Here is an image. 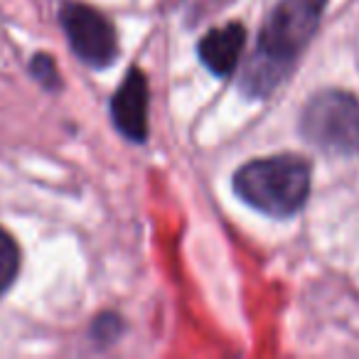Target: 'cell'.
Segmentation results:
<instances>
[{
	"label": "cell",
	"instance_id": "obj_1",
	"mask_svg": "<svg viewBox=\"0 0 359 359\" xmlns=\"http://www.w3.org/2000/svg\"><path fill=\"white\" fill-rule=\"evenodd\" d=\"M325 3L327 0H280L273 8L241 76V91L249 99H264L288 76L318 30Z\"/></svg>",
	"mask_w": 359,
	"mask_h": 359
},
{
	"label": "cell",
	"instance_id": "obj_7",
	"mask_svg": "<svg viewBox=\"0 0 359 359\" xmlns=\"http://www.w3.org/2000/svg\"><path fill=\"white\" fill-rule=\"evenodd\" d=\"M20 271V251L11 234L0 226V295L6 293Z\"/></svg>",
	"mask_w": 359,
	"mask_h": 359
},
{
	"label": "cell",
	"instance_id": "obj_2",
	"mask_svg": "<svg viewBox=\"0 0 359 359\" xmlns=\"http://www.w3.org/2000/svg\"><path fill=\"white\" fill-rule=\"evenodd\" d=\"M234 190L246 205L276 219L303 210L310 195V165L298 155L251 160L236 170Z\"/></svg>",
	"mask_w": 359,
	"mask_h": 359
},
{
	"label": "cell",
	"instance_id": "obj_3",
	"mask_svg": "<svg viewBox=\"0 0 359 359\" xmlns=\"http://www.w3.org/2000/svg\"><path fill=\"white\" fill-rule=\"evenodd\" d=\"M300 133L330 155H359V101L339 89H327L308 101Z\"/></svg>",
	"mask_w": 359,
	"mask_h": 359
},
{
	"label": "cell",
	"instance_id": "obj_9",
	"mask_svg": "<svg viewBox=\"0 0 359 359\" xmlns=\"http://www.w3.org/2000/svg\"><path fill=\"white\" fill-rule=\"evenodd\" d=\"M118 334H121V320L116 318V315L104 313V315L96 318V323H94V339L96 342L109 344V342H114Z\"/></svg>",
	"mask_w": 359,
	"mask_h": 359
},
{
	"label": "cell",
	"instance_id": "obj_8",
	"mask_svg": "<svg viewBox=\"0 0 359 359\" xmlns=\"http://www.w3.org/2000/svg\"><path fill=\"white\" fill-rule=\"evenodd\" d=\"M30 72H32V76L45 86V89H50V91L60 89V72H57V65L52 62L50 55H35L32 57Z\"/></svg>",
	"mask_w": 359,
	"mask_h": 359
},
{
	"label": "cell",
	"instance_id": "obj_4",
	"mask_svg": "<svg viewBox=\"0 0 359 359\" xmlns=\"http://www.w3.org/2000/svg\"><path fill=\"white\" fill-rule=\"evenodd\" d=\"M60 22L72 45V52L94 69H106L118 57L116 30L99 11L84 3H65L60 11Z\"/></svg>",
	"mask_w": 359,
	"mask_h": 359
},
{
	"label": "cell",
	"instance_id": "obj_5",
	"mask_svg": "<svg viewBox=\"0 0 359 359\" xmlns=\"http://www.w3.org/2000/svg\"><path fill=\"white\" fill-rule=\"evenodd\" d=\"M148 79L143 69L130 67L121 89L111 99V118L114 126L133 143H143L148 138Z\"/></svg>",
	"mask_w": 359,
	"mask_h": 359
},
{
	"label": "cell",
	"instance_id": "obj_6",
	"mask_svg": "<svg viewBox=\"0 0 359 359\" xmlns=\"http://www.w3.org/2000/svg\"><path fill=\"white\" fill-rule=\"evenodd\" d=\"M246 45V30L239 22H229L224 27L210 30L200 40V60L212 74L217 76H229L239 65V57Z\"/></svg>",
	"mask_w": 359,
	"mask_h": 359
}]
</instances>
